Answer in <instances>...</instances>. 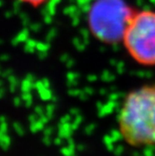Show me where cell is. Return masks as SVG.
I'll return each instance as SVG.
<instances>
[{
	"label": "cell",
	"instance_id": "obj_1",
	"mask_svg": "<svg viewBox=\"0 0 155 156\" xmlns=\"http://www.w3.org/2000/svg\"><path fill=\"white\" fill-rule=\"evenodd\" d=\"M118 128L132 147L155 146V83L130 91L122 103Z\"/></svg>",
	"mask_w": 155,
	"mask_h": 156
},
{
	"label": "cell",
	"instance_id": "obj_2",
	"mask_svg": "<svg viewBox=\"0 0 155 156\" xmlns=\"http://www.w3.org/2000/svg\"><path fill=\"white\" fill-rule=\"evenodd\" d=\"M135 10L125 0H94L87 14L88 28L99 41L116 44L122 41Z\"/></svg>",
	"mask_w": 155,
	"mask_h": 156
},
{
	"label": "cell",
	"instance_id": "obj_3",
	"mask_svg": "<svg viewBox=\"0 0 155 156\" xmlns=\"http://www.w3.org/2000/svg\"><path fill=\"white\" fill-rule=\"evenodd\" d=\"M122 42L130 58L145 67H155V11H134Z\"/></svg>",
	"mask_w": 155,
	"mask_h": 156
},
{
	"label": "cell",
	"instance_id": "obj_4",
	"mask_svg": "<svg viewBox=\"0 0 155 156\" xmlns=\"http://www.w3.org/2000/svg\"><path fill=\"white\" fill-rule=\"evenodd\" d=\"M17 1L27 4L31 7H39V6L44 5V3H47L48 0H17Z\"/></svg>",
	"mask_w": 155,
	"mask_h": 156
}]
</instances>
